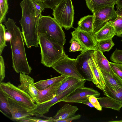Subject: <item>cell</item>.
Listing matches in <instances>:
<instances>
[{
	"mask_svg": "<svg viewBox=\"0 0 122 122\" xmlns=\"http://www.w3.org/2000/svg\"><path fill=\"white\" fill-rule=\"evenodd\" d=\"M4 24L11 35L10 42L11 50L12 67L16 73L29 75L32 69L28 63L24 39L20 28L12 19L8 18Z\"/></svg>",
	"mask_w": 122,
	"mask_h": 122,
	"instance_id": "6da1fadb",
	"label": "cell"
},
{
	"mask_svg": "<svg viewBox=\"0 0 122 122\" xmlns=\"http://www.w3.org/2000/svg\"><path fill=\"white\" fill-rule=\"evenodd\" d=\"M20 5L22 14L19 22L25 44L28 48L39 47L38 25L41 14L37 11L32 0H23Z\"/></svg>",
	"mask_w": 122,
	"mask_h": 122,
	"instance_id": "7a4b0ae2",
	"label": "cell"
},
{
	"mask_svg": "<svg viewBox=\"0 0 122 122\" xmlns=\"http://www.w3.org/2000/svg\"><path fill=\"white\" fill-rule=\"evenodd\" d=\"M39 41L41 50V62L46 67H51L62 57L64 48L44 34L39 35Z\"/></svg>",
	"mask_w": 122,
	"mask_h": 122,
	"instance_id": "3957f363",
	"label": "cell"
},
{
	"mask_svg": "<svg viewBox=\"0 0 122 122\" xmlns=\"http://www.w3.org/2000/svg\"><path fill=\"white\" fill-rule=\"evenodd\" d=\"M38 31V35L44 34L63 48L66 41L65 34L62 27L54 18L41 15L39 21Z\"/></svg>",
	"mask_w": 122,
	"mask_h": 122,
	"instance_id": "277c9868",
	"label": "cell"
},
{
	"mask_svg": "<svg viewBox=\"0 0 122 122\" xmlns=\"http://www.w3.org/2000/svg\"><path fill=\"white\" fill-rule=\"evenodd\" d=\"M0 91L8 98L17 102L30 111L36 107L37 103L27 93L10 81L0 83Z\"/></svg>",
	"mask_w": 122,
	"mask_h": 122,
	"instance_id": "5b68a950",
	"label": "cell"
},
{
	"mask_svg": "<svg viewBox=\"0 0 122 122\" xmlns=\"http://www.w3.org/2000/svg\"><path fill=\"white\" fill-rule=\"evenodd\" d=\"M53 10L54 18L62 28L68 30L73 28L74 11L71 0H64Z\"/></svg>",
	"mask_w": 122,
	"mask_h": 122,
	"instance_id": "8992f818",
	"label": "cell"
},
{
	"mask_svg": "<svg viewBox=\"0 0 122 122\" xmlns=\"http://www.w3.org/2000/svg\"><path fill=\"white\" fill-rule=\"evenodd\" d=\"M76 61L77 58H69L64 51L62 57L51 67L61 75L85 80L77 68Z\"/></svg>",
	"mask_w": 122,
	"mask_h": 122,
	"instance_id": "52a82bcc",
	"label": "cell"
},
{
	"mask_svg": "<svg viewBox=\"0 0 122 122\" xmlns=\"http://www.w3.org/2000/svg\"><path fill=\"white\" fill-rule=\"evenodd\" d=\"M114 6L105 7L93 13L94 17L93 24L94 33L97 32L107 22L116 18L117 14L115 10Z\"/></svg>",
	"mask_w": 122,
	"mask_h": 122,
	"instance_id": "ba28073f",
	"label": "cell"
},
{
	"mask_svg": "<svg viewBox=\"0 0 122 122\" xmlns=\"http://www.w3.org/2000/svg\"><path fill=\"white\" fill-rule=\"evenodd\" d=\"M72 38L80 44L85 50L98 49L95 33L82 30L77 27L71 33Z\"/></svg>",
	"mask_w": 122,
	"mask_h": 122,
	"instance_id": "9c48e42d",
	"label": "cell"
},
{
	"mask_svg": "<svg viewBox=\"0 0 122 122\" xmlns=\"http://www.w3.org/2000/svg\"><path fill=\"white\" fill-rule=\"evenodd\" d=\"M94 51L87 50L81 52L76 58V67L78 70L86 80L92 82L94 77L88 61Z\"/></svg>",
	"mask_w": 122,
	"mask_h": 122,
	"instance_id": "30bf717a",
	"label": "cell"
},
{
	"mask_svg": "<svg viewBox=\"0 0 122 122\" xmlns=\"http://www.w3.org/2000/svg\"><path fill=\"white\" fill-rule=\"evenodd\" d=\"M88 95H93L97 98L100 95L97 91L93 88L82 86L76 88L62 101L67 102L82 103L88 100L87 97Z\"/></svg>",
	"mask_w": 122,
	"mask_h": 122,
	"instance_id": "8fae6325",
	"label": "cell"
},
{
	"mask_svg": "<svg viewBox=\"0 0 122 122\" xmlns=\"http://www.w3.org/2000/svg\"><path fill=\"white\" fill-rule=\"evenodd\" d=\"M20 84L18 87L27 93L36 103H38V90L34 84V79L28 74L24 73H20Z\"/></svg>",
	"mask_w": 122,
	"mask_h": 122,
	"instance_id": "7c38bea8",
	"label": "cell"
},
{
	"mask_svg": "<svg viewBox=\"0 0 122 122\" xmlns=\"http://www.w3.org/2000/svg\"><path fill=\"white\" fill-rule=\"evenodd\" d=\"M8 101L12 115V120L18 122L24 118L39 116L31 112L30 110L11 99L8 98Z\"/></svg>",
	"mask_w": 122,
	"mask_h": 122,
	"instance_id": "4fadbf2b",
	"label": "cell"
},
{
	"mask_svg": "<svg viewBox=\"0 0 122 122\" xmlns=\"http://www.w3.org/2000/svg\"><path fill=\"white\" fill-rule=\"evenodd\" d=\"M86 81L84 80H81L78 83L56 96L51 100L41 103L42 109L45 112H48L50 109L53 106L58 102L62 101L65 98L68 96L76 88L84 86Z\"/></svg>",
	"mask_w": 122,
	"mask_h": 122,
	"instance_id": "5bb4252c",
	"label": "cell"
},
{
	"mask_svg": "<svg viewBox=\"0 0 122 122\" xmlns=\"http://www.w3.org/2000/svg\"><path fill=\"white\" fill-rule=\"evenodd\" d=\"M88 63L93 76L94 80L92 82L103 91L106 87L104 79L101 70L96 62L93 53L89 60Z\"/></svg>",
	"mask_w": 122,
	"mask_h": 122,
	"instance_id": "9a60e30c",
	"label": "cell"
},
{
	"mask_svg": "<svg viewBox=\"0 0 122 122\" xmlns=\"http://www.w3.org/2000/svg\"><path fill=\"white\" fill-rule=\"evenodd\" d=\"M68 77L62 81L51 85L44 90H38V103H41L46 102L51 100L55 97L56 96V93L58 89Z\"/></svg>",
	"mask_w": 122,
	"mask_h": 122,
	"instance_id": "2e32d148",
	"label": "cell"
},
{
	"mask_svg": "<svg viewBox=\"0 0 122 122\" xmlns=\"http://www.w3.org/2000/svg\"><path fill=\"white\" fill-rule=\"evenodd\" d=\"M116 33L112 26L111 20L107 22L97 32L95 33L97 42L99 41L113 38Z\"/></svg>",
	"mask_w": 122,
	"mask_h": 122,
	"instance_id": "e0dca14e",
	"label": "cell"
},
{
	"mask_svg": "<svg viewBox=\"0 0 122 122\" xmlns=\"http://www.w3.org/2000/svg\"><path fill=\"white\" fill-rule=\"evenodd\" d=\"M78 110V108L77 107L66 103L60 109L54 116L48 117V118L50 119L55 120L66 119L74 116Z\"/></svg>",
	"mask_w": 122,
	"mask_h": 122,
	"instance_id": "ac0fdd59",
	"label": "cell"
},
{
	"mask_svg": "<svg viewBox=\"0 0 122 122\" xmlns=\"http://www.w3.org/2000/svg\"><path fill=\"white\" fill-rule=\"evenodd\" d=\"M93 55L96 62L100 70L111 74L115 73L111 68L109 61L103 53L98 49L94 51Z\"/></svg>",
	"mask_w": 122,
	"mask_h": 122,
	"instance_id": "d6986e66",
	"label": "cell"
},
{
	"mask_svg": "<svg viewBox=\"0 0 122 122\" xmlns=\"http://www.w3.org/2000/svg\"><path fill=\"white\" fill-rule=\"evenodd\" d=\"M101 71L104 77L106 87L114 90L122 87V79L116 74H111Z\"/></svg>",
	"mask_w": 122,
	"mask_h": 122,
	"instance_id": "ffe728a7",
	"label": "cell"
},
{
	"mask_svg": "<svg viewBox=\"0 0 122 122\" xmlns=\"http://www.w3.org/2000/svg\"><path fill=\"white\" fill-rule=\"evenodd\" d=\"M94 19V17L93 15H89L84 16L81 18L78 21L77 27L82 30L93 32Z\"/></svg>",
	"mask_w": 122,
	"mask_h": 122,
	"instance_id": "44dd1931",
	"label": "cell"
},
{
	"mask_svg": "<svg viewBox=\"0 0 122 122\" xmlns=\"http://www.w3.org/2000/svg\"><path fill=\"white\" fill-rule=\"evenodd\" d=\"M68 77L61 75L59 76L49 79L40 80L34 83V84L38 90H42L56 83L62 81Z\"/></svg>",
	"mask_w": 122,
	"mask_h": 122,
	"instance_id": "7402d4cb",
	"label": "cell"
},
{
	"mask_svg": "<svg viewBox=\"0 0 122 122\" xmlns=\"http://www.w3.org/2000/svg\"><path fill=\"white\" fill-rule=\"evenodd\" d=\"M97 98L102 107L109 108L119 111L122 107V104L108 97Z\"/></svg>",
	"mask_w": 122,
	"mask_h": 122,
	"instance_id": "603a6c76",
	"label": "cell"
},
{
	"mask_svg": "<svg viewBox=\"0 0 122 122\" xmlns=\"http://www.w3.org/2000/svg\"><path fill=\"white\" fill-rule=\"evenodd\" d=\"M0 111L3 114L11 119L12 115L8 98L0 91Z\"/></svg>",
	"mask_w": 122,
	"mask_h": 122,
	"instance_id": "cb8c5ba5",
	"label": "cell"
},
{
	"mask_svg": "<svg viewBox=\"0 0 122 122\" xmlns=\"http://www.w3.org/2000/svg\"><path fill=\"white\" fill-rule=\"evenodd\" d=\"M117 14L116 18L111 20L112 25L116 31V36H119L122 34V9L117 6Z\"/></svg>",
	"mask_w": 122,
	"mask_h": 122,
	"instance_id": "d4e9b609",
	"label": "cell"
},
{
	"mask_svg": "<svg viewBox=\"0 0 122 122\" xmlns=\"http://www.w3.org/2000/svg\"><path fill=\"white\" fill-rule=\"evenodd\" d=\"M103 91L104 95L122 104V87L114 90L106 87Z\"/></svg>",
	"mask_w": 122,
	"mask_h": 122,
	"instance_id": "484cf974",
	"label": "cell"
},
{
	"mask_svg": "<svg viewBox=\"0 0 122 122\" xmlns=\"http://www.w3.org/2000/svg\"><path fill=\"white\" fill-rule=\"evenodd\" d=\"M81 80H82L69 77L59 87L56 92V96L59 94L78 83Z\"/></svg>",
	"mask_w": 122,
	"mask_h": 122,
	"instance_id": "4316f807",
	"label": "cell"
},
{
	"mask_svg": "<svg viewBox=\"0 0 122 122\" xmlns=\"http://www.w3.org/2000/svg\"><path fill=\"white\" fill-rule=\"evenodd\" d=\"M91 0L93 11V12L103 8L116 4V2L111 0Z\"/></svg>",
	"mask_w": 122,
	"mask_h": 122,
	"instance_id": "83f0119b",
	"label": "cell"
},
{
	"mask_svg": "<svg viewBox=\"0 0 122 122\" xmlns=\"http://www.w3.org/2000/svg\"><path fill=\"white\" fill-rule=\"evenodd\" d=\"M112 38L99 41L97 42L98 49L102 53L108 52L114 46Z\"/></svg>",
	"mask_w": 122,
	"mask_h": 122,
	"instance_id": "f1b7e54d",
	"label": "cell"
},
{
	"mask_svg": "<svg viewBox=\"0 0 122 122\" xmlns=\"http://www.w3.org/2000/svg\"><path fill=\"white\" fill-rule=\"evenodd\" d=\"M8 0H0V24L6 21V15L8 13Z\"/></svg>",
	"mask_w": 122,
	"mask_h": 122,
	"instance_id": "f546056e",
	"label": "cell"
},
{
	"mask_svg": "<svg viewBox=\"0 0 122 122\" xmlns=\"http://www.w3.org/2000/svg\"><path fill=\"white\" fill-rule=\"evenodd\" d=\"M6 30L4 25L0 24V56H1L5 47L7 46L5 38Z\"/></svg>",
	"mask_w": 122,
	"mask_h": 122,
	"instance_id": "4dcf8cb0",
	"label": "cell"
},
{
	"mask_svg": "<svg viewBox=\"0 0 122 122\" xmlns=\"http://www.w3.org/2000/svg\"><path fill=\"white\" fill-rule=\"evenodd\" d=\"M110 59L114 63L122 64V50L116 48L111 55Z\"/></svg>",
	"mask_w": 122,
	"mask_h": 122,
	"instance_id": "1f68e13d",
	"label": "cell"
},
{
	"mask_svg": "<svg viewBox=\"0 0 122 122\" xmlns=\"http://www.w3.org/2000/svg\"><path fill=\"white\" fill-rule=\"evenodd\" d=\"M70 43H71V45L69 48V52H82L85 51L79 42L74 39L72 38L70 41Z\"/></svg>",
	"mask_w": 122,
	"mask_h": 122,
	"instance_id": "d6a6232c",
	"label": "cell"
},
{
	"mask_svg": "<svg viewBox=\"0 0 122 122\" xmlns=\"http://www.w3.org/2000/svg\"><path fill=\"white\" fill-rule=\"evenodd\" d=\"M20 122H53L52 120L47 118H41L39 116L35 117L31 116L27 118H24L20 120L19 121Z\"/></svg>",
	"mask_w": 122,
	"mask_h": 122,
	"instance_id": "836d02e7",
	"label": "cell"
},
{
	"mask_svg": "<svg viewBox=\"0 0 122 122\" xmlns=\"http://www.w3.org/2000/svg\"><path fill=\"white\" fill-rule=\"evenodd\" d=\"M114 72L122 79V64L109 62Z\"/></svg>",
	"mask_w": 122,
	"mask_h": 122,
	"instance_id": "e575fe53",
	"label": "cell"
},
{
	"mask_svg": "<svg viewBox=\"0 0 122 122\" xmlns=\"http://www.w3.org/2000/svg\"><path fill=\"white\" fill-rule=\"evenodd\" d=\"M64 0H45L43 3L46 8L53 10Z\"/></svg>",
	"mask_w": 122,
	"mask_h": 122,
	"instance_id": "d590c367",
	"label": "cell"
},
{
	"mask_svg": "<svg viewBox=\"0 0 122 122\" xmlns=\"http://www.w3.org/2000/svg\"><path fill=\"white\" fill-rule=\"evenodd\" d=\"M87 97L89 102L97 109L100 111H102V107L101 106L97 98L92 95H88Z\"/></svg>",
	"mask_w": 122,
	"mask_h": 122,
	"instance_id": "8d00e7d4",
	"label": "cell"
},
{
	"mask_svg": "<svg viewBox=\"0 0 122 122\" xmlns=\"http://www.w3.org/2000/svg\"><path fill=\"white\" fill-rule=\"evenodd\" d=\"M5 76V68L3 58L0 56V83L2 82Z\"/></svg>",
	"mask_w": 122,
	"mask_h": 122,
	"instance_id": "74e56055",
	"label": "cell"
},
{
	"mask_svg": "<svg viewBox=\"0 0 122 122\" xmlns=\"http://www.w3.org/2000/svg\"><path fill=\"white\" fill-rule=\"evenodd\" d=\"M32 1L37 11L41 14L42 11L46 8L44 3L43 2H39L33 0Z\"/></svg>",
	"mask_w": 122,
	"mask_h": 122,
	"instance_id": "f35d334b",
	"label": "cell"
},
{
	"mask_svg": "<svg viewBox=\"0 0 122 122\" xmlns=\"http://www.w3.org/2000/svg\"><path fill=\"white\" fill-rule=\"evenodd\" d=\"M81 117V115L79 114H78L71 117L68 118L63 120H55L51 119L54 122H71L73 120L78 119H80Z\"/></svg>",
	"mask_w": 122,
	"mask_h": 122,
	"instance_id": "ab89813d",
	"label": "cell"
},
{
	"mask_svg": "<svg viewBox=\"0 0 122 122\" xmlns=\"http://www.w3.org/2000/svg\"><path fill=\"white\" fill-rule=\"evenodd\" d=\"M86 5L89 9L93 13V11L92 8V3L91 0H85Z\"/></svg>",
	"mask_w": 122,
	"mask_h": 122,
	"instance_id": "60d3db41",
	"label": "cell"
},
{
	"mask_svg": "<svg viewBox=\"0 0 122 122\" xmlns=\"http://www.w3.org/2000/svg\"><path fill=\"white\" fill-rule=\"evenodd\" d=\"M81 103H83L86 105L88 106L91 107H94L89 102L88 100L82 102Z\"/></svg>",
	"mask_w": 122,
	"mask_h": 122,
	"instance_id": "b9f144b4",
	"label": "cell"
},
{
	"mask_svg": "<svg viewBox=\"0 0 122 122\" xmlns=\"http://www.w3.org/2000/svg\"><path fill=\"white\" fill-rule=\"evenodd\" d=\"M5 38L6 41H10L11 38V35L8 31L5 33Z\"/></svg>",
	"mask_w": 122,
	"mask_h": 122,
	"instance_id": "7bdbcfd3",
	"label": "cell"
},
{
	"mask_svg": "<svg viewBox=\"0 0 122 122\" xmlns=\"http://www.w3.org/2000/svg\"><path fill=\"white\" fill-rule=\"evenodd\" d=\"M116 5L117 6L122 9V0H118Z\"/></svg>",
	"mask_w": 122,
	"mask_h": 122,
	"instance_id": "ee69618b",
	"label": "cell"
},
{
	"mask_svg": "<svg viewBox=\"0 0 122 122\" xmlns=\"http://www.w3.org/2000/svg\"><path fill=\"white\" fill-rule=\"evenodd\" d=\"M34 0L38 2H43L44 1H45V0Z\"/></svg>",
	"mask_w": 122,
	"mask_h": 122,
	"instance_id": "f6af8a7d",
	"label": "cell"
},
{
	"mask_svg": "<svg viewBox=\"0 0 122 122\" xmlns=\"http://www.w3.org/2000/svg\"><path fill=\"white\" fill-rule=\"evenodd\" d=\"M112 0L114 2H116V3L117 1L118 0Z\"/></svg>",
	"mask_w": 122,
	"mask_h": 122,
	"instance_id": "bcb514c9",
	"label": "cell"
},
{
	"mask_svg": "<svg viewBox=\"0 0 122 122\" xmlns=\"http://www.w3.org/2000/svg\"><path fill=\"white\" fill-rule=\"evenodd\" d=\"M111 122H122V120L121 121H112Z\"/></svg>",
	"mask_w": 122,
	"mask_h": 122,
	"instance_id": "7dc6e473",
	"label": "cell"
},
{
	"mask_svg": "<svg viewBox=\"0 0 122 122\" xmlns=\"http://www.w3.org/2000/svg\"><path fill=\"white\" fill-rule=\"evenodd\" d=\"M119 37H122V34H121V35H120V36H119Z\"/></svg>",
	"mask_w": 122,
	"mask_h": 122,
	"instance_id": "c3c4849f",
	"label": "cell"
},
{
	"mask_svg": "<svg viewBox=\"0 0 122 122\" xmlns=\"http://www.w3.org/2000/svg\"><path fill=\"white\" fill-rule=\"evenodd\" d=\"M121 41L122 42V40H121Z\"/></svg>",
	"mask_w": 122,
	"mask_h": 122,
	"instance_id": "681fc988",
	"label": "cell"
}]
</instances>
